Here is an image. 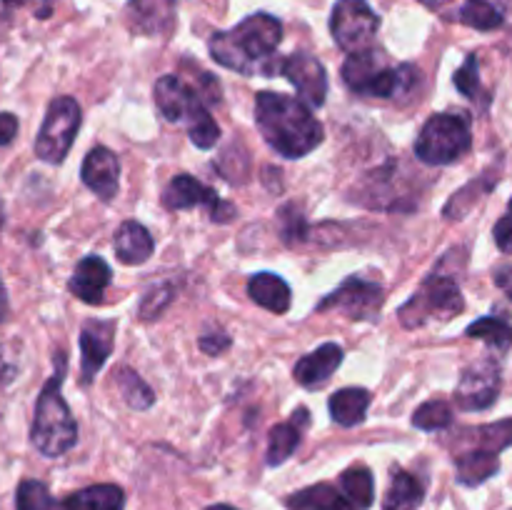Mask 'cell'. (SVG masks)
Segmentation results:
<instances>
[{
    "mask_svg": "<svg viewBox=\"0 0 512 510\" xmlns=\"http://www.w3.org/2000/svg\"><path fill=\"white\" fill-rule=\"evenodd\" d=\"M255 123L265 143L283 158H305L323 143V125L310 113L308 103L290 95L263 90L255 98Z\"/></svg>",
    "mask_w": 512,
    "mask_h": 510,
    "instance_id": "cell-1",
    "label": "cell"
},
{
    "mask_svg": "<svg viewBox=\"0 0 512 510\" xmlns=\"http://www.w3.org/2000/svg\"><path fill=\"white\" fill-rule=\"evenodd\" d=\"M283 40V23L268 13H255L235 28L215 33L210 38V55L223 68L243 75H275L280 60H275Z\"/></svg>",
    "mask_w": 512,
    "mask_h": 510,
    "instance_id": "cell-2",
    "label": "cell"
},
{
    "mask_svg": "<svg viewBox=\"0 0 512 510\" xmlns=\"http://www.w3.org/2000/svg\"><path fill=\"white\" fill-rule=\"evenodd\" d=\"M65 375H68V355L58 350L53 355V375L40 388L33 425H30V443L45 458H60L78 443V423L63 398Z\"/></svg>",
    "mask_w": 512,
    "mask_h": 510,
    "instance_id": "cell-3",
    "label": "cell"
},
{
    "mask_svg": "<svg viewBox=\"0 0 512 510\" xmlns=\"http://www.w3.org/2000/svg\"><path fill=\"white\" fill-rule=\"evenodd\" d=\"M155 105L168 123H185L195 148L208 150L218 143L220 128L205 108L203 90L185 83L180 75H163L153 88Z\"/></svg>",
    "mask_w": 512,
    "mask_h": 510,
    "instance_id": "cell-4",
    "label": "cell"
},
{
    "mask_svg": "<svg viewBox=\"0 0 512 510\" xmlns=\"http://www.w3.org/2000/svg\"><path fill=\"white\" fill-rule=\"evenodd\" d=\"M420 80V70L413 65H393L388 63V55L383 50H360L350 53L343 63V83L355 95H368V98H398L410 95Z\"/></svg>",
    "mask_w": 512,
    "mask_h": 510,
    "instance_id": "cell-5",
    "label": "cell"
},
{
    "mask_svg": "<svg viewBox=\"0 0 512 510\" xmlns=\"http://www.w3.org/2000/svg\"><path fill=\"white\" fill-rule=\"evenodd\" d=\"M465 310L463 290L455 275L445 273V265L440 263L430 275H425L423 285L413 293L408 303L400 305L398 320L403 328L415 330L433 320H450Z\"/></svg>",
    "mask_w": 512,
    "mask_h": 510,
    "instance_id": "cell-6",
    "label": "cell"
},
{
    "mask_svg": "<svg viewBox=\"0 0 512 510\" xmlns=\"http://www.w3.org/2000/svg\"><path fill=\"white\" fill-rule=\"evenodd\" d=\"M473 148V125L465 113H435L415 140V155L425 165H450Z\"/></svg>",
    "mask_w": 512,
    "mask_h": 510,
    "instance_id": "cell-7",
    "label": "cell"
},
{
    "mask_svg": "<svg viewBox=\"0 0 512 510\" xmlns=\"http://www.w3.org/2000/svg\"><path fill=\"white\" fill-rule=\"evenodd\" d=\"M80 123H83V113H80L78 100L70 98V95H58V98L50 100L48 113L40 125L38 138H35V155L43 163H63L65 155L73 148Z\"/></svg>",
    "mask_w": 512,
    "mask_h": 510,
    "instance_id": "cell-8",
    "label": "cell"
},
{
    "mask_svg": "<svg viewBox=\"0 0 512 510\" xmlns=\"http://www.w3.org/2000/svg\"><path fill=\"white\" fill-rule=\"evenodd\" d=\"M378 28L380 18L370 8L368 0H338L335 3L333 15H330V33L345 53L368 50Z\"/></svg>",
    "mask_w": 512,
    "mask_h": 510,
    "instance_id": "cell-9",
    "label": "cell"
},
{
    "mask_svg": "<svg viewBox=\"0 0 512 510\" xmlns=\"http://www.w3.org/2000/svg\"><path fill=\"white\" fill-rule=\"evenodd\" d=\"M385 290L383 285L375 280H365L360 275H350L343 285L325 295L318 303V313H335L345 315L350 320H375L378 318L380 308H383Z\"/></svg>",
    "mask_w": 512,
    "mask_h": 510,
    "instance_id": "cell-10",
    "label": "cell"
},
{
    "mask_svg": "<svg viewBox=\"0 0 512 510\" xmlns=\"http://www.w3.org/2000/svg\"><path fill=\"white\" fill-rule=\"evenodd\" d=\"M503 385V370L495 355L475 360L463 370L458 388H455V403L460 410L478 413V410L493 408Z\"/></svg>",
    "mask_w": 512,
    "mask_h": 510,
    "instance_id": "cell-11",
    "label": "cell"
},
{
    "mask_svg": "<svg viewBox=\"0 0 512 510\" xmlns=\"http://www.w3.org/2000/svg\"><path fill=\"white\" fill-rule=\"evenodd\" d=\"M163 205L168 210H188V208H208L213 223H230L235 218V208L218 198L210 185L200 183L198 178L188 173H180L165 185Z\"/></svg>",
    "mask_w": 512,
    "mask_h": 510,
    "instance_id": "cell-12",
    "label": "cell"
},
{
    "mask_svg": "<svg viewBox=\"0 0 512 510\" xmlns=\"http://www.w3.org/2000/svg\"><path fill=\"white\" fill-rule=\"evenodd\" d=\"M278 73L285 75L290 83L298 90V98L303 103L320 108L328 95V73H325L323 63L308 53H293L288 58L280 60Z\"/></svg>",
    "mask_w": 512,
    "mask_h": 510,
    "instance_id": "cell-13",
    "label": "cell"
},
{
    "mask_svg": "<svg viewBox=\"0 0 512 510\" xmlns=\"http://www.w3.org/2000/svg\"><path fill=\"white\" fill-rule=\"evenodd\" d=\"M115 323L110 320H88L80 328V383L90 385L115 345Z\"/></svg>",
    "mask_w": 512,
    "mask_h": 510,
    "instance_id": "cell-14",
    "label": "cell"
},
{
    "mask_svg": "<svg viewBox=\"0 0 512 510\" xmlns=\"http://www.w3.org/2000/svg\"><path fill=\"white\" fill-rule=\"evenodd\" d=\"M178 0H130L125 8V20L130 30L148 38H165L175 28Z\"/></svg>",
    "mask_w": 512,
    "mask_h": 510,
    "instance_id": "cell-15",
    "label": "cell"
},
{
    "mask_svg": "<svg viewBox=\"0 0 512 510\" xmlns=\"http://www.w3.org/2000/svg\"><path fill=\"white\" fill-rule=\"evenodd\" d=\"M80 178L88 190H93L100 200L110 203V200L118 195L120 188V163L118 155L113 153L105 145L90 150L83 160V168H80Z\"/></svg>",
    "mask_w": 512,
    "mask_h": 510,
    "instance_id": "cell-16",
    "label": "cell"
},
{
    "mask_svg": "<svg viewBox=\"0 0 512 510\" xmlns=\"http://www.w3.org/2000/svg\"><path fill=\"white\" fill-rule=\"evenodd\" d=\"M453 453H493L500 455L512 445V418L488 425H470L460 428L450 440Z\"/></svg>",
    "mask_w": 512,
    "mask_h": 510,
    "instance_id": "cell-17",
    "label": "cell"
},
{
    "mask_svg": "<svg viewBox=\"0 0 512 510\" xmlns=\"http://www.w3.org/2000/svg\"><path fill=\"white\" fill-rule=\"evenodd\" d=\"M110 278V265L105 263L100 255H85L78 265H75L73 275L68 280V290L78 300L88 305H98L103 300L105 290H108Z\"/></svg>",
    "mask_w": 512,
    "mask_h": 510,
    "instance_id": "cell-18",
    "label": "cell"
},
{
    "mask_svg": "<svg viewBox=\"0 0 512 510\" xmlns=\"http://www.w3.org/2000/svg\"><path fill=\"white\" fill-rule=\"evenodd\" d=\"M343 355V348L338 343L320 345L318 350H313V353H308L295 363V380L303 388H318L338 370V365L343 363Z\"/></svg>",
    "mask_w": 512,
    "mask_h": 510,
    "instance_id": "cell-19",
    "label": "cell"
},
{
    "mask_svg": "<svg viewBox=\"0 0 512 510\" xmlns=\"http://www.w3.org/2000/svg\"><path fill=\"white\" fill-rule=\"evenodd\" d=\"M288 510H358L340 485L315 483L285 498Z\"/></svg>",
    "mask_w": 512,
    "mask_h": 510,
    "instance_id": "cell-20",
    "label": "cell"
},
{
    "mask_svg": "<svg viewBox=\"0 0 512 510\" xmlns=\"http://www.w3.org/2000/svg\"><path fill=\"white\" fill-rule=\"evenodd\" d=\"M308 408H298L293 413V418L288 423H280L270 430L268 438V465L275 468V465H283L290 455L298 450L300 438H303V430L308 428Z\"/></svg>",
    "mask_w": 512,
    "mask_h": 510,
    "instance_id": "cell-21",
    "label": "cell"
},
{
    "mask_svg": "<svg viewBox=\"0 0 512 510\" xmlns=\"http://www.w3.org/2000/svg\"><path fill=\"white\" fill-rule=\"evenodd\" d=\"M425 500V480L403 468H393L385 490L383 510H415Z\"/></svg>",
    "mask_w": 512,
    "mask_h": 510,
    "instance_id": "cell-22",
    "label": "cell"
},
{
    "mask_svg": "<svg viewBox=\"0 0 512 510\" xmlns=\"http://www.w3.org/2000/svg\"><path fill=\"white\" fill-rule=\"evenodd\" d=\"M153 250V235L138 220H125L115 233V253H118L120 263L140 265L153 255Z\"/></svg>",
    "mask_w": 512,
    "mask_h": 510,
    "instance_id": "cell-23",
    "label": "cell"
},
{
    "mask_svg": "<svg viewBox=\"0 0 512 510\" xmlns=\"http://www.w3.org/2000/svg\"><path fill=\"white\" fill-rule=\"evenodd\" d=\"M248 295L253 298V303L275 315H283L290 310L288 283L275 273H255L248 280Z\"/></svg>",
    "mask_w": 512,
    "mask_h": 510,
    "instance_id": "cell-24",
    "label": "cell"
},
{
    "mask_svg": "<svg viewBox=\"0 0 512 510\" xmlns=\"http://www.w3.org/2000/svg\"><path fill=\"white\" fill-rule=\"evenodd\" d=\"M63 503L68 510H123L125 493L120 485L100 483L78 490V493H70Z\"/></svg>",
    "mask_w": 512,
    "mask_h": 510,
    "instance_id": "cell-25",
    "label": "cell"
},
{
    "mask_svg": "<svg viewBox=\"0 0 512 510\" xmlns=\"http://www.w3.org/2000/svg\"><path fill=\"white\" fill-rule=\"evenodd\" d=\"M330 418L343 428H353L365 420L370 408V393L365 388H343L330 395Z\"/></svg>",
    "mask_w": 512,
    "mask_h": 510,
    "instance_id": "cell-26",
    "label": "cell"
},
{
    "mask_svg": "<svg viewBox=\"0 0 512 510\" xmlns=\"http://www.w3.org/2000/svg\"><path fill=\"white\" fill-rule=\"evenodd\" d=\"M500 470V455L493 453H458L455 455V473L458 483L475 488L483 485L485 480L493 478Z\"/></svg>",
    "mask_w": 512,
    "mask_h": 510,
    "instance_id": "cell-27",
    "label": "cell"
},
{
    "mask_svg": "<svg viewBox=\"0 0 512 510\" xmlns=\"http://www.w3.org/2000/svg\"><path fill=\"white\" fill-rule=\"evenodd\" d=\"M465 335L473 340H483L500 355L512 348V323L503 315H485V318L475 320L468 325Z\"/></svg>",
    "mask_w": 512,
    "mask_h": 510,
    "instance_id": "cell-28",
    "label": "cell"
},
{
    "mask_svg": "<svg viewBox=\"0 0 512 510\" xmlns=\"http://www.w3.org/2000/svg\"><path fill=\"white\" fill-rule=\"evenodd\" d=\"M498 180H500V175H495L493 170H488V173L480 175L478 180H473V183L465 185L463 190H458V193L450 198V203L445 205V218H450V220L465 218V215L475 208V203H478L485 193H490V190H493V185L498 183Z\"/></svg>",
    "mask_w": 512,
    "mask_h": 510,
    "instance_id": "cell-29",
    "label": "cell"
},
{
    "mask_svg": "<svg viewBox=\"0 0 512 510\" xmlns=\"http://www.w3.org/2000/svg\"><path fill=\"white\" fill-rule=\"evenodd\" d=\"M340 488L358 510H368L375 500L373 473L365 465H353L340 475Z\"/></svg>",
    "mask_w": 512,
    "mask_h": 510,
    "instance_id": "cell-30",
    "label": "cell"
},
{
    "mask_svg": "<svg viewBox=\"0 0 512 510\" xmlns=\"http://www.w3.org/2000/svg\"><path fill=\"white\" fill-rule=\"evenodd\" d=\"M460 23L475 30H498L505 23V10L500 8L498 0H468L460 10Z\"/></svg>",
    "mask_w": 512,
    "mask_h": 510,
    "instance_id": "cell-31",
    "label": "cell"
},
{
    "mask_svg": "<svg viewBox=\"0 0 512 510\" xmlns=\"http://www.w3.org/2000/svg\"><path fill=\"white\" fill-rule=\"evenodd\" d=\"M15 510H68L63 500L55 498L43 480L25 478L15 490Z\"/></svg>",
    "mask_w": 512,
    "mask_h": 510,
    "instance_id": "cell-32",
    "label": "cell"
},
{
    "mask_svg": "<svg viewBox=\"0 0 512 510\" xmlns=\"http://www.w3.org/2000/svg\"><path fill=\"white\" fill-rule=\"evenodd\" d=\"M453 83H455V88H458L460 93L470 100V103H475V105H480L483 110H488L490 95H488V90L483 88V83H480L478 55L470 53L468 58H465V63L460 65L458 73H455Z\"/></svg>",
    "mask_w": 512,
    "mask_h": 510,
    "instance_id": "cell-33",
    "label": "cell"
},
{
    "mask_svg": "<svg viewBox=\"0 0 512 510\" xmlns=\"http://www.w3.org/2000/svg\"><path fill=\"white\" fill-rule=\"evenodd\" d=\"M115 383H118L120 393H123V400L133 410H148L155 403V395L150 390V385L133 368H120L115 373Z\"/></svg>",
    "mask_w": 512,
    "mask_h": 510,
    "instance_id": "cell-34",
    "label": "cell"
},
{
    "mask_svg": "<svg viewBox=\"0 0 512 510\" xmlns=\"http://www.w3.org/2000/svg\"><path fill=\"white\" fill-rule=\"evenodd\" d=\"M278 220H280V235H283V240L288 245L305 243V240L310 238L308 220H305L303 210H300L295 203L283 205V208L278 210Z\"/></svg>",
    "mask_w": 512,
    "mask_h": 510,
    "instance_id": "cell-35",
    "label": "cell"
},
{
    "mask_svg": "<svg viewBox=\"0 0 512 510\" xmlns=\"http://www.w3.org/2000/svg\"><path fill=\"white\" fill-rule=\"evenodd\" d=\"M453 423V408L445 400H428L413 415V425L420 430H443Z\"/></svg>",
    "mask_w": 512,
    "mask_h": 510,
    "instance_id": "cell-36",
    "label": "cell"
},
{
    "mask_svg": "<svg viewBox=\"0 0 512 510\" xmlns=\"http://www.w3.org/2000/svg\"><path fill=\"white\" fill-rule=\"evenodd\" d=\"M170 300H173V288H170L168 283L153 285V288L143 295V300H140V308H138L140 318L143 320L158 318V315L168 308Z\"/></svg>",
    "mask_w": 512,
    "mask_h": 510,
    "instance_id": "cell-37",
    "label": "cell"
},
{
    "mask_svg": "<svg viewBox=\"0 0 512 510\" xmlns=\"http://www.w3.org/2000/svg\"><path fill=\"white\" fill-rule=\"evenodd\" d=\"M493 238H495V245L500 248V253L512 255V198H510L508 210H505L503 218L495 223Z\"/></svg>",
    "mask_w": 512,
    "mask_h": 510,
    "instance_id": "cell-38",
    "label": "cell"
},
{
    "mask_svg": "<svg viewBox=\"0 0 512 510\" xmlns=\"http://www.w3.org/2000/svg\"><path fill=\"white\" fill-rule=\"evenodd\" d=\"M230 348V338L218 330V333H208V335H200V350L208 355H220L223 350Z\"/></svg>",
    "mask_w": 512,
    "mask_h": 510,
    "instance_id": "cell-39",
    "label": "cell"
},
{
    "mask_svg": "<svg viewBox=\"0 0 512 510\" xmlns=\"http://www.w3.org/2000/svg\"><path fill=\"white\" fill-rule=\"evenodd\" d=\"M18 118L13 113H0V148L10 145L18 135Z\"/></svg>",
    "mask_w": 512,
    "mask_h": 510,
    "instance_id": "cell-40",
    "label": "cell"
},
{
    "mask_svg": "<svg viewBox=\"0 0 512 510\" xmlns=\"http://www.w3.org/2000/svg\"><path fill=\"white\" fill-rule=\"evenodd\" d=\"M493 278H495V285H498V288L512 300V263L498 265L493 273Z\"/></svg>",
    "mask_w": 512,
    "mask_h": 510,
    "instance_id": "cell-41",
    "label": "cell"
},
{
    "mask_svg": "<svg viewBox=\"0 0 512 510\" xmlns=\"http://www.w3.org/2000/svg\"><path fill=\"white\" fill-rule=\"evenodd\" d=\"M10 315V298H8V290H5L3 285V278H0V325L8 320Z\"/></svg>",
    "mask_w": 512,
    "mask_h": 510,
    "instance_id": "cell-42",
    "label": "cell"
},
{
    "mask_svg": "<svg viewBox=\"0 0 512 510\" xmlns=\"http://www.w3.org/2000/svg\"><path fill=\"white\" fill-rule=\"evenodd\" d=\"M420 3H423V5H428V8H443V5H448L450 3V0H420Z\"/></svg>",
    "mask_w": 512,
    "mask_h": 510,
    "instance_id": "cell-43",
    "label": "cell"
},
{
    "mask_svg": "<svg viewBox=\"0 0 512 510\" xmlns=\"http://www.w3.org/2000/svg\"><path fill=\"white\" fill-rule=\"evenodd\" d=\"M23 3H25V0H3L5 8H20Z\"/></svg>",
    "mask_w": 512,
    "mask_h": 510,
    "instance_id": "cell-44",
    "label": "cell"
},
{
    "mask_svg": "<svg viewBox=\"0 0 512 510\" xmlns=\"http://www.w3.org/2000/svg\"><path fill=\"white\" fill-rule=\"evenodd\" d=\"M205 510H238V508H233V505H210V508H205Z\"/></svg>",
    "mask_w": 512,
    "mask_h": 510,
    "instance_id": "cell-45",
    "label": "cell"
}]
</instances>
